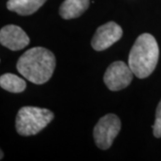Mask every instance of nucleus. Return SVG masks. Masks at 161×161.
Listing matches in <instances>:
<instances>
[{
	"mask_svg": "<svg viewBox=\"0 0 161 161\" xmlns=\"http://www.w3.org/2000/svg\"><path fill=\"white\" fill-rule=\"evenodd\" d=\"M0 42L4 47L13 51H16L28 46L30 39L21 27L9 24L0 31Z\"/></svg>",
	"mask_w": 161,
	"mask_h": 161,
	"instance_id": "0eeeda50",
	"label": "nucleus"
},
{
	"mask_svg": "<svg viewBox=\"0 0 161 161\" xmlns=\"http://www.w3.org/2000/svg\"><path fill=\"white\" fill-rule=\"evenodd\" d=\"M56 67V58L50 50L36 47L18 59L16 68L25 79L35 84H43L51 78Z\"/></svg>",
	"mask_w": 161,
	"mask_h": 161,
	"instance_id": "f257e3e1",
	"label": "nucleus"
},
{
	"mask_svg": "<svg viewBox=\"0 0 161 161\" xmlns=\"http://www.w3.org/2000/svg\"><path fill=\"white\" fill-rule=\"evenodd\" d=\"M89 6L90 0H64L60 6L59 14L65 20L74 19L80 16Z\"/></svg>",
	"mask_w": 161,
	"mask_h": 161,
	"instance_id": "6e6552de",
	"label": "nucleus"
},
{
	"mask_svg": "<svg viewBox=\"0 0 161 161\" xmlns=\"http://www.w3.org/2000/svg\"><path fill=\"white\" fill-rule=\"evenodd\" d=\"M0 86L7 92L20 93L26 89V82L14 74H5L0 77Z\"/></svg>",
	"mask_w": 161,
	"mask_h": 161,
	"instance_id": "9d476101",
	"label": "nucleus"
},
{
	"mask_svg": "<svg viewBox=\"0 0 161 161\" xmlns=\"http://www.w3.org/2000/svg\"><path fill=\"white\" fill-rule=\"evenodd\" d=\"M121 129V121L114 114H108L101 117L94 127V141L101 150H108L111 147L115 138Z\"/></svg>",
	"mask_w": 161,
	"mask_h": 161,
	"instance_id": "20e7f679",
	"label": "nucleus"
},
{
	"mask_svg": "<svg viewBox=\"0 0 161 161\" xmlns=\"http://www.w3.org/2000/svg\"><path fill=\"white\" fill-rule=\"evenodd\" d=\"M0 153H1V158H0V159H2V158H3V151L1 150V151H0Z\"/></svg>",
	"mask_w": 161,
	"mask_h": 161,
	"instance_id": "f8f14e48",
	"label": "nucleus"
},
{
	"mask_svg": "<svg viewBox=\"0 0 161 161\" xmlns=\"http://www.w3.org/2000/svg\"><path fill=\"white\" fill-rule=\"evenodd\" d=\"M54 119V113L38 107H23L18 111L15 121L16 132L22 136L35 135Z\"/></svg>",
	"mask_w": 161,
	"mask_h": 161,
	"instance_id": "7ed1b4c3",
	"label": "nucleus"
},
{
	"mask_svg": "<svg viewBox=\"0 0 161 161\" xmlns=\"http://www.w3.org/2000/svg\"><path fill=\"white\" fill-rule=\"evenodd\" d=\"M123 36V30L115 22H108L98 27L92 40V47L97 51L108 48Z\"/></svg>",
	"mask_w": 161,
	"mask_h": 161,
	"instance_id": "423d86ee",
	"label": "nucleus"
},
{
	"mask_svg": "<svg viewBox=\"0 0 161 161\" xmlns=\"http://www.w3.org/2000/svg\"><path fill=\"white\" fill-rule=\"evenodd\" d=\"M159 57V48L151 34L143 33L135 40L128 58V64L133 75L140 79L150 76L155 70Z\"/></svg>",
	"mask_w": 161,
	"mask_h": 161,
	"instance_id": "f03ea898",
	"label": "nucleus"
},
{
	"mask_svg": "<svg viewBox=\"0 0 161 161\" xmlns=\"http://www.w3.org/2000/svg\"><path fill=\"white\" fill-rule=\"evenodd\" d=\"M47 0H8L7 9L15 12L20 15H30L34 14L45 4Z\"/></svg>",
	"mask_w": 161,
	"mask_h": 161,
	"instance_id": "1a4fd4ad",
	"label": "nucleus"
},
{
	"mask_svg": "<svg viewBox=\"0 0 161 161\" xmlns=\"http://www.w3.org/2000/svg\"><path fill=\"white\" fill-rule=\"evenodd\" d=\"M132 73L131 67L123 61L112 63L104 75V82L112 92L123 90L132 82Z\"/></svg>",
	"mask_w": 161,
	"mask_h": 161,
	"instance_id": "39448f33",
	"label": "nucleus"
},
{
	"mask_svg": "<svg viewBox=\"0 0 161 161\" xmlns=\"http://www.w3.org/2000/svg\"><path fill=\"white\" fill-rule=\"evenodd\" d=\"M153 128V134L157 138H161V100L158 105L156 110L155 124L152 126Z\"/></svg>",
	"mask_w": 161,
	"mask_h": 161,
	"instance_id": "9b49d317",
	"label": "nucleus"
}]
</instances>
